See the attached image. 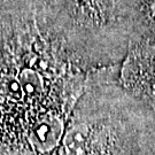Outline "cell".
Here are the masks:
<instances>
[{"instance_id":"277c9868","label":"cell","mask_w":155,"mask_h":155,"mask_svg":"<svg viewBox=\"0 0 155 155\" xmlns=\"http://www.w3.org/2000/svg\"><path fill=\"white\" fill-rule=\"evenodd\" d=\"M76 4L85 16L97 22L106 21L114 6L113 0H76Z\"/></svg>"},{"instance_id":"7a4b0ae2","label":"cell","mask_w":155,"mask_h":155,"mask_svg":"<svg viewBox=\"0 0 155 155\" xmlns=\"http://www.w3.org/2000/svg\"><path fill=\"white\" fill-rule=\"evenodd\" d=\"M61 133V121L58 117H48L33 124L27 134L25 141L33 150L46 153L58 145Z\"/></svg>"},{"instance_id":"3957f363","label":"cell","mask_w":155,"mask_h":155,"mask_svg":"<svg viewBox=\"0 0 155 155\" xmlns=\"http://www.w3.org/2000/svg\"><path fill=\"white\" fill-rule=\"evenodd\" d=\"M89 127L85 124H78L71 127L64 137L63 155H84L87 145Z\"/></svg>"},{"instance_id":"6da1fadb","label":"cell","mask_w":155,"mask_h":155,"mask_svg":"<svg viewBox=\"0 0 155 155\" xmlns=\"http://www.w3.org/2000/svg\"><path fill=\"white\" fill-rule=\"evenodd\" d=\"M123 82L155 105V51L136 48L123 67Z\"/></svg>"}]
</instances>
